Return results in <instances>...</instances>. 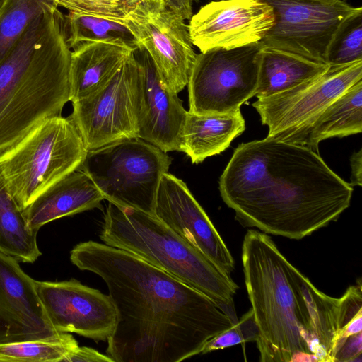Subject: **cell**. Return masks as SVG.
<instances>
[{
    "mask_svg": "<svg viewBox=\"0 0 362 362\" xmlns=\"http://www.w3.org/2000/svg\"><path fill=\"white\" fill-rule=\"evenodd\" d=\"M70 259L107 286L117 313L106 351L113 362H180L238 321L235 307L125 250L89 240L77 244Z\"/></svg>",
    "mask_w": 362,
    "mask_h": 362,
    "instance_id": "cell-1",
    "label": "cell"
},
{
    "mask_svg": "<svg viewBox=\"0 0 362 362\" xmlns=\"http://www.w3.org/2000/svg\"><path fill=\"white\" fill-rule=\"evenodd\" d=\"M219 192L243 226L300 240L336 221L353 187L318 152L267 136L235 149Z\"/></svg>",
    "mask_w": 362,
    "mask_h": 362,
    "instance_id": "cell-2",
    "label": "cell"
},
{
    "mask_svg": "<svg viewBox=\"0 0 362 362\" xmlns=\"http://www.w3.org/2000/svg\"><path fill=\"white\" fill-rule=\"evenodd\" d=\"M57 6L36 16L0 64V152L70 101L71 49Z\"/></svg>",
    "mask_w": 362,
    "mask_h": 362,
    "instance_id": "cell-3",
    "label": "cell"
},
{
    "mask_svg": "<svg viewBox=\"0 0 362 362\" xmlns=\"http://www.w3.org/2000/svg\"><path fill=\"white\" fill-rule=\"evenodd\" d=\"M245 282L262 362H322L306 295L307 277L266 233L249 230L242 246Z\"/></svg>",
    "mask_w": 362,
    "mask_h": 362,
    "instance_id": "cell-4",
    "label": "cell"
},
{
    "mask_svg": "<svg viewBox=\"0 0 362 362\" xmlns=\"http://www.w3.org/2000/svg\"><path fill=\"white\" fill-rule=\"evenodd\" d=\"M100 238L168 273L226 307L238 286L197 248L154 215L108 202Z\"/></svg>",
    "mask_w": 362,
    "mask_h": 362,
    "instance_id": "cell-5",
    "label": "cell"
},
{
    "mask_svg": "<svg viewBox=\"0 0 362 362\" xmlns=\"http://www.w3.org/2000/svg\"><path fill=\"white\" fill-rule=\"evenodd\" d=\"M87 151L69 117H49L0 152V174L24 210L49 187L78 169Z\"/></svg>",
    "mask_w": 362,
    "mask_h": 362,
    "instance_id": "cell-6",
    "label": "cell"
},
{
    "mask_svg": "<svg viewBox=\"0 0 362 362\" xmlns=\"http://www.w3.org/2000/svg\"><path fill=\"white\" fill-rule=\"evenodd\" d=\"M171 163L166 152L131 138L88 151L79 168L89 175L105 199L154 215L160 182Z\"/></svg>",
    "mask_w": 362,
    "mask_h": 362,
    "instance_id": "cell-7",
    "label": "cell"
},
{
    "mask_svg": "<svg viewBox=\"0 0 362 362\" xmlns=\"http://www.w3.org/2000/svg\"><path fill=\"white\" fill-rule=\"evenodd\" d=\"M262 42L197 54L189 78V112L223 115L255 95Z\"/></svg>",
    "mask_w": 362,
    "mask_h": 362,
    "instance_id": "cell-8",
    "label": "cell"
},
{
    "mask_svg": "<svg viewBox=\"0 0 362 362\" xmlns=\"http://www.w3.org/2000/svg\"><path fill=\"white\" fill-rule=\"evenodd\" d=\"M362 79V60L329 66L322 74L288 90L257 98L252 107L267 137L297 144L320 113L337 97Z\"/></svg>",
    "mask_w": 362,
    "mask_h": 362,
    "instance_id": "cell-9",
    "label": "cell"
},
{
    "mask_svg": "<svg viewBox=\"0 0 362 362\" xmlns=\"http://www.w3.org/2000/svg\"><path fill=\"white\" fill-rule=\"evenodd\" d=\"M139 66L134 52L114 76L92 94L72 103L69 115L88 151L137 137Z\"/></svg>",
    "mask_w": 362,
    "mask_h": 362,
    "instance_id": "cell-10",
    "label": "cell"
},
{
    "mask_svg": "<svg viewBox=\"0 0 362 362\" xmlns=\"http://www.w3.org/2000/svg\"><path fill=\"white\" fill-rule=\"evenodd\" d=\"M122 22L148 53L163 85L176 93L182 90L197 57L185 21L163 0H139Z\"/></svg>",
    "mask_w": 362,
    "mask_h": 362,
    "instance_id": "cell-11",
    "label": "cell"
},
{
    "mask_svg": "<svg viewBox=\"0 0 362 362\" xmlns=\"http://www.w3.org/2000/svg\"><path fill=\"white\" fill-rule=\"evenodd\" d=\"M269 5L275 21L262 45L326 62L331 40L341 23L361 7L329 0H259Z\"/></svg>",
    "mask_w": 362,
    "mask_h": 362,
    "instance_id": "cell-12",
    "label": "cell"
},
{
    "mask_svg": "<svg viewBox=\"0 0 362 362\" xmlns=\"http://www.w3.org/2000/svg\"><path fill=\"white\" fill-rule=\"evenodd\" d=\"M38 295L52 327L59 332H73L95 341H107L117 322L109 295L75 279L37 281Z\"/></svg>",
    "mask_w": 362,
    "mask_h": 362,
    "instance_id": "cell-13",
    "label": "cell"
},
{
    "mask_svg": "<svg viewBox=\"0 0 362 362\" xmlns=\"http://www.w3.org/2000/svg\"><path fill=\"white\" fill-rule=\"evenodd\" d=\"M274 21L272 8L262 1L219 0L200 8L188 25L193 45L204 52L259 42Z\"/></svg>",
    "mask_w": 362,
    "mask_h": 362,
    "instance_id": "cell-14",
    "label": "cell"
},
{
    "mask_svg": "<svg viewBox=\"0 0 362 362\" xmlns=\"http://www.w3.org/2000/svg\"><path fill=\"white\" fill-rule=\"evenodd\" d=\"M154 216L222 271H234V259L207 214L187 185L169 173L161 177Z\"/></svg>",
    "mask_w": 362,
    "mask_h": 362,
    "instance_id": "cell-15",
    "label": "cell"
},
{
    "mask_svg": "<svg viewBox=\"0 0 362 362\" xmlns=\"http://www.w3.org/2000/svg\"><path fill=\"white\" fill-rule=\"evenodd\" d=\"M14 257L0 252V344L49 338L63 332L51 325L36 281Z\"/></svg>",
    "mask_w": 362,
    "mask_h": 362,
    "instance_id": "cell-16",
    "label": "cell"
},
{
    "mask_svg": "<svg viewBox=\"0 0 362 362\" xmlns=\"http://www.w3.org/2000/svg\"><path fill=\"white\" fill-rule=\"evenodd\" d=\"M139 66L137 137L164 152L180 151V136L187 110L177 93L166 88L148 53L134 52Z\"/></svg>",
    "mask_w": 362,
    "mask_h": 362,
    "instance_id": "cell-17",
    "label": "cell"
},
{
    "mask_svg": "<svg viewBox=\"0 0 362 362\" xmlns=\"http://www.w3.org/2000/svg\"><path fill=\"white\" fill-rule=\"evenodd\" d=\"M103 199L89 175L78 168L42 192L23 212L28 226L38 231L49 222L98 207Z\"/></svg>",
    "mask_w": 362,
    "mask_h": 362,
    "instance_id": "cell-18",
    "label": "cell"
},
{
    "mask_svg": "<svg viewBox=\"0 0 362 362\" xmlns=\"http://www.w3.org/2000/svg\"><path fill=\"white\" fill-rule=\"evenodd\" d=\"M133 52L122 45L100 41L73 47L70 101L79 100L105 86Z\"/></svg>",
    "mask_w": 362,
    "mask_h": 362,
    "instance_id": "cell-19",
    "label": "cell"
},
{
    "mask_svg": "<svg viewBox=\"0 0 362 362\" xmlns=\"http://www.w3.org/2000/svg\"><path fill=\"white\" fill-rule=\"evenodd\" d=\"M245 129L240 110L223 115H200L187 111L180 136V151L192 163L221 153Z\"/></svg>",
    "mask_w": 362,
    "mask_h": 362,
    "instance_id": "cell-20",
    "label": "cell"
},
{
    "mask_svg": "<svg viewBox=\"0 0 362 362\" xmlns=\"http://www.w3.org/2000/svg\"><path fill=\"white\" fill-rule=\"evenodd\" d=\"M329 66L325 62L262 44L255 96L262 98L288 90L322 74Z\"/></svg>",
    "mask_w": 362,
    "mask_h": 362,
    "instance_id": "cell-21",
    "label": "cell"
},
{
    "mask_svg": "<svg viewBox=\"0 0 362 362\" xmlns=\"http://www.w3.org/2000/svg\"><path fill=\"white\" fill-rule=\"evenodd\" d=\"M362 132V79L332 102L317 117L296 144L318 152L319 143Z\"/></svg>",
    "mask_w": 362,
    "mask_h": 362,
    "instance_id": "cell-22",
    "label": "cell"
},
{
    "mask_svg": "<svg viewBox=\"0 0 362 362\" xmlns=\"http://www.w3.org/2000/svg\"><path fill=\"white\" fill-rule=\"evenodd\" d=\"M37 232L28 226L23 210L0 174V252L19 262L33 263L42 255L37 243Z\"/></svg>",
    "mask_w": 362,
    "mask_h": 362,
    "instance_id": "cell-23",
    "label": "cell"
},
{
    "mask_svg": "<svg viewBox=\"0 0 362 362\" xmlns=\"http://www.w3.org/2000/svg\"><path fill=\"white\" fill-rule=\"evenodd\" d=\"M67 43L71 49L85 42H105L127 47L132 51L139 44L129 28L120 21L83 13L65 14Z\"/></svg>",
    "mask_w": 362,
    "mask_h": 362,
    "instance_id": "cell-24",
    "label": "cell"
},
{
    "mask_svg": "<svg viewBox=\"0 0 362 362\" xmlns=\"http://www.w3.org/2000/svg\"><path fill=\"white\" fill-rule=\"evenodd\" d=\"M78 346L66 332L49 338L0 344V362H59Z\"/></svg>",
    "mask_w": 362,
    "mask_h": 362,
    "instance_id": "cell-25",
    "label": "cell"
},
{
    "mask_svg": "<svg viewBox=\"0 0 362 362\" xmlns=\"http://www.w3.org/2000/svg\"><path fill=\"white\" fill-rule=\"evenodd\" d=\"M54 6L50 0H7L0 18V64L29 23Z\"/></svg>",
    "mask_w": 362,
    "mask_h": 362,
    "instance_id": "cell-26",
    "label": "cell"
},
{
    "mask_svg": "<svg viewBox=\"0 0 362 362\" xmlns=\"http://www.w3.org/2000/svg\"><path fill=\"white\" fill-rule=\"evenodd\" d=\"M362 60V8L346 18L329 45L326 62L344 65Z\"/></svg>",
    "mask_w": 362,
    "mask_h": 362,
    "instance_id": "cell-27",
    "label": "cell"
},
{
    "mask_svg": "<svg viewBox=\"0 0 362 362\" xmlns=\"http://www.w3.org/2000/svg\"><path fill=\"white\" fill-rule=\"evenodd\" d=\"M338 327L334 351L351 335L362 332V286L361 279L339 298Z\"/></svg>",
    "mask_w": 362,
    "mask_h": 362,
    "instance_id": "cell-28",
    "label": "cell"
},
{
    "mask_svg": "<svg viewBox=\"0 0 362 362\" xmlns=\"http://www.w3.org/2000/svg\"><path fill=\"white\" fill-rule=\"evenodd\" d=\"M69 12L88 14L120 21L134 6L126 0H50Z\"/></svg>",
    "mask_w": 362,
    "mask_h": 362,
    "instance_id": "cell-29",
    "label": "cell"
},
{
    "mask_svg": "<svg viewBox=\"0 0 362 362\" xmlns=\"http://www.w3.org/2000/svg\"><path fill=\"white\" fill-rule=\"evenodd\" d=\"M258 328L250 308L238 322L211 339L204 345L201 354L223 349L241 343L256 341Z\"/></svg>",
    "mask_w": 362,
    "mask_h": 362,
    "instance_id": "cell-30",
    "label": "cell"
},
{
    "mask_svg": "<svg viewBox=\"0 0 362 362\" xmlns=\"http://www.w3.org/2000/svg\"><path fill=\"white\" fill-rule=\"evenodd\" d=\"M362 332L349 336L337 350L334 362H361Z\"/></svg>",
    "mask_w": 362,
    "mask_h": 362,
    "instance_id": "cell-31",
    "label": "cell"
},
{
    "mask_svg": "<svg viewBox=\"0 0 362 362\" xmlns=\"http://www.w3.org/2000/svg\"><path fill=\"white\" fill-rule=\"evenodd\" d=\"M62 361L113 362L112 359L107 355H104L90 347H80L79 346L66 356Z\"/></svg>",
    "mask_w": 362,
    "mask_h": 362,
    "instance_id": "cell-32",
    "label": "cell"
},
{
    "mask_svg": "<svg viewBox=\"0 0 362 362\" xmlns=\"http://www.w3.org/2000/svg\"><path fill=\"white\" fill-rule=\"evenodd\" d=\"M197 0H164L167 8L185 21H189L193 16L192 6Z\"/></svg>",
    "mask_w": 362,
    "mask_h": 362,
    "instance_id": "cell-33",
    "label": "cell"
},
{
    "mask_svg": "<svg viewBox=\"0 0 362 362\" xmlns=\"http://www.w3.org/2000/svg\"><path fill=\"white\" fill-rule=\"evenodd\" d=\"M351 168V185H362V149L354 152L350 158Z\"/></svg>",
    "mask_w": 362,
    "mask_h": 362,
    "instance_id": "cell-34",
    "label": "cell"
},
{
    "mask_svg": "<svg viewBox=\"0 0 362 362\" xmlns=\"http://www.w3.org/2000/svg\"><path fill=\"white\" fill-rule=\"evenodd\" d=\"M6 3L7 0H0V18L5 10Z\"/></svg>",
    "mask_w": 362,
    "mask_h": 362,
    "instance_id": "cell-35",
    "label": "cell"
},
{
    "mask_svg": "<svg viewBox=\"0 0 362 362\" xmlns=\"http://www.w3.org/2000/svg\"><path fill=\"white\" fill-rule=\"evenodd\" d=\"M127 1H128L129 3L132 4H136L139 0H126Z\"/></svg>",
    "mask_w": 362,
    "mask_h": 362,
    "instance_id": "cell-36",
    "label": "cell"
},
{
    "mask_svg": "<svg viewBox=\"0 0 362 362\" xmlns=\"http://www.w3.org/2000/svg\"><path fill=\"white\" fill-rule=\"evenodd\" d=\"M335 2H339V3H346L347 0H329Z\"/></svg>",
    "mask_w": 362,
    "mask_h": 362,
    "instance_id": "cell-37",
    "label": "cell"
},
{
    "mask_svg": "<svg viewBox=\"0 0 362 362\" xmlns=\"http://www.w3.org/2000/svg\"><path fill=\"white\" fill-rule=\"evenodd\" d=\"M164 1V0H163Z\"/></svg>",
    "mask_w": 362,
    "mask_h": 362,
    "instance_id": "cell-38",
    "label": "cell"
}]
</instances>
